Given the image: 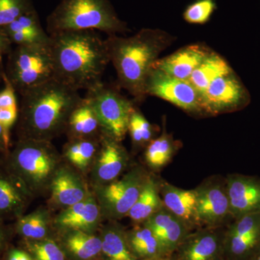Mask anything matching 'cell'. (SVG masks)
Instances as JSON below:
<instances>
[{
    "instance_id": "cell-1",
    "label": "cell",
    "mask_w": 260,
    "mask_h": 260,
    "mask_svg": "<svg viewBox=\"0 0 260 260\" xmlns=\"http://www.w3.org/2000/svg\"><path fill=\"white\" fill-rule=\"evenodd\" d=\"M56 78L79 91L103 83L110 63L105 40L95 30H76L50 36Z\"/></svg>"
},
{
    "instance_id": "cell-6",
    "label": "cell",
    "mask_w": 260,
    "mask_h": 260,
    "mask_svg": "<svg viewBox=\"0 0 260 260\" xmlns=\"http://www.w3.org/2000/svg\"><path fill=\"white\" fill-rule=\"evenodd\" d=\"M150 174L144 168H132L121 179L94 186V193L102 217L117 220L127 216L136 203Z\"/></svg>"
},
{
    "instance_id": "cell-27",
    "label": "cell",
    "mask_w": 260,
    "mask_h": 260,
    "mask_svg": "<svg viewBox=\"0 0 260 260\" xmlns=\"http://www.w3.org/2000/svg\"><path fill=\"white\" fill-rule=\"evenodd\" d=\"M53 221L47 210L40 208L20 217L16 223V232L23 239L41 240L54 238L51 233Z\"/></svg>"
},
{
    "instance_id": "cell-23",
    "label": "cell",
    "mask_w": 260,
    "mask_h": 260,
    "mask_svg": "<svg viewBox=\"0 0 260 260\" xmlns=\"http://www.w3.org/2000/svg\"><path fill=\"white\" fill-rule=\"evenodd\" d=\"M161 181L155 176L149 175L136 203L127 215L135 223H144L153 214L164 208L160 195Z\"/></svg>"
},
{
    "instance_id": "cell-35",
    "label": "cell",
    "mask_w": 260,
    "mask_h": 260,
    "mask_svg": "<svg viewBox=\"0 0 260 260\" xmlns=\"http://www.w3.org/2000/svg\"><path fill=\"white\" fill-rule=\"evenodd\" d=\"M34 8L29 0H0V28L13 23Z\"/></svg>"
},
{
    "instance_id": "cell-7",
    "label": "cell",
    "mask_w": 260,
    "mask_h": 260,
    "mask_svg": "<svg viewBox=\"0 0 260 260\" xmlns=\"http://www.w3.org/2000/svg\"><path fill=\"white\" fill-rule=\"evenodd\" d=\"M104 135L121 142L128 133L134 104L113 87L103 83L86 91Z\"/></svg>"
},
{
    "instance_id": "cell-14",
    "label": "cell",
    "mask_w": 260,
    "mask_h": 260,
    "mask_svg": "<svg viewBox=\"0 0 260 260\" xmlns=\"http://www.w3.org/2000/svg\"><path fill=\"white\" fill-rule=\"evenodd\" d=\"M129 160V154L121 142L103 135L92 168L91 180L94 186L104 185L119 179L126 170Z\"/></svg>"
},
{
    "instance_id": "cell-12",
    "label": "cell",
    "mask_w": 260,
    "mask_h": 260,
    "mask_svg": "<svg viewBox=\"0 0 260 260\" xmlns=\"http://www.w3.org/2000/svg\"><path fill=\"white\" fill-rule=\"evenodd\" d=\"M224 258L251 260L260 249V213L234 219L224 230Z\"/></svg>"
},
{
    "instance_id": "cell-38",
    "label": "cell",
    "mask_w": 260,
    "mask_h": 260,
    "mask_svg": "<svg viewBox=\"0 0 260 260\" xmlns=\"http://www.w3.org/2000/svg\"><path fill=\"white\" fill-rule=\"evenodd\" d=\"M5 260H34L28 251L23 249L12 248L7 252Z\"/></svg>"
},
{
    "instance_id": "cell-20",
    "label": "cell",
    "mask_w": 260,
    "mask_h": 260,
    "mask_svg": "<svg viewBox=\"0 0 260 260\" xmlns=\"http://www.w3.org/2000/svg\"><path fill=\"white\" fill-rule=\"evenodd\" d=\"M160 195L164 207L193 231L203 228L197 210L196 191L184 189L161 181Z\"/></svg>"
},
{
    "instance_id": "cell-34",
    "label": "cell",
    "mask_w": 260,
    "mask_h": 260,
    "mask_svg": "<svg viewBox=\"0 0 260 260\" xmlns=\"http://www.w3.org/2000/svg\"><path fill=\"white\" fill-rule=\"evenodd\" d=\"M3 28L7 35L17 32H34L39 35L48 34L43 28L37 11L34 8L25 14L20 15L13 23Z\"/></svg>"
},
{
    "instance_id": "cell-4",
    "label": "cell",
    "mask_w": 260,
    "mask_h": 260,
    "mask_svg": "<svg viewBox=\"0 0 260 260\" xmlns=\"http://www.w3.org/2000/svg\"><path fill=\"white\" fill-rule=\"evenodd\" d=\"M47 34L99 30L109 35L129 31L109 0H61L47 19Z\"/></svg>"
},
{
    "instance_id": "cell-24",
    "label": "cell",
    "mask_w": 260,
    "mask_h": 260,
    "mask_svg": "<svg viewBox=\"0 0 260 260\" xmlns=\"http://www.w3.org/2000/svg\"><path fill=\"white\" fill-rule=\"evenodd\" d=\"M102 239V260H137L128 245L126 231L116 220L99 229Z\"/></svg>"
},
{
    "instance_id": "cell-16",
    "label": "cell",
    "mask_w": 260,
    "mask_h": 260,
    "mask_svg": "<svg viewBox=\"0 0 260 260\" xmlns=\"http://www.w3.org/2000/svg\"><path fill=\"white\" fill-rule=\"evenodd\" d=\"M102 218L96 198L91 193L83 201L61 210L53 220V227L57 232L78 230L96 234Z\"/></svg>"
},
{
    "instance_id": "cell-39",
    "label": "cell",
    "mask_w": 260,
    "mask_h": 260,
    "mask_svg": "<svg viewBox=\"0 0 260 260\" xmlns=\"http://www.w3.org/2000/svg\"><path fill=\"white\" fill-rule=\"evenodd\" d=\"M8 237L4 229L0 226V255L6 249L7 244H8Z\"/></svg>"
},
{
    "instance_id": "cell-10",
    "label": "cell",
    "mask_w": 260,
    "mask_h": 260,
    "mask_svg": "<svg viewBox=\"0 0 260 260\" xmlns=\"http://www.w3.org/2000/svg\"><path fill=\"white\" fill-rule=\"evenodd\" d=\"M194 190L198 217L203 227L224 228L232 221L225 178L205 179Z\"/></svg>"
},
{
    "instance_id": "cell-18",
    "label": "cell",
    "mask_w": 260,
    "mask_h": 260,
    "mask_svg": "<svg viewBox=\"0 0 260 260\" xmlns=\"http://www.w3.org/2000/svg\"><path fill=\"white\" fill-rule=\"evenodd\" d=\"M143 223L151 229L168 258L172 257L178 246L191 232L184 222L165 207Z\"/></svg>"
},
{
    "instance_id": "cell-17",
    "label": "cell",
    "mask_w": 260,
    "mask_h": 260,
    "mask_svg": "<svg viewBox=\"0 0 260 260\" xmlns=\"http://www.w3.org/2000/svg\"><path fill=\"white\" fill-rule=\"evenodd\" d=\"M49 189L51 204L61 209L83 201L91 194L80 174L61 165L54 174Z\"/></svg>"
},
{
    "instance_id": "cell-19",
    "label": "cell",
    "mask_w": 260,
    "mask_h": 260,
    "mask_svg": "<svg viewBox=\"0 0 260 260\" xmlns=\"http://www.w3.org/2000/svg\"><path fill=\"white\" fill-rule=\"evenodd\" d=\"M211 49L203 44H194L158 59L153 68L181 80H187L194 70L210 53Z\"/></svg>"
},
{
    "instance_id": "cell-36",
    "label": "cell",
    "mask_w": 260,
    "mask_h": 260,
    "mask_svg": "<svg viewBox=\"0 0 260 260\" xmlns=\"http://www.w3.org/2000/svg\"><path fill=\"white\" fill-rule=\"evenodd\" d=\"M18 117V107L0 109V125L3 129L5 150L10 144V131Z\"/></svg>"
},
{
    "instance_id": "cell-26",
    "label": "cell",
    "mask_w": 260,
    "mask_h": 260,
    "mask_svg": "<svg viewBox=\"0 0 260 260\" xmlns=\"http://www.w3.org/2000/svg\"><path fill=\"white\" fill-rule=\"evenodd\" d=\"M234 71L225 58L212 51L209 55L194 70L186 81L200 95L214 80Z\"/></svg>"
},
{
    "instance_id": "cell-13",
    "label": "cell",
    "mask_w": 260,
    "mask_h": 260,
    "mask_svg": "<svg viewBox=\"0 0 260 260\" xmlns=\"http://www.w3.org/2000/svg\"><path fill=\"white\" fill-rule=\"evenodd\" d=\"M224 228L203 227L188 234L172 257L174 260L224 259Z\"/></svg>"
},
{
    "instance_id": "cell-33",
    "label": "cell",
    "mask_w": 260,
    "mask_h": 260,
    "mask_svg": "<svg viewBox=\"0 0 260 260\" xmlns=\"http://www.w3.org/2000/svg\"><path fill=\"white\" fill-rule=\"evenodd\" d=\"M217 8L216 0H194L184 10L183 18L189 24L204 25L210 21Z\"/></svg>"
},
{
    "instance_id": "cell-40",
    "label": "cell",
    "mask_w": 260,
    "mask_h": 260,
    "mask_svg": "<svg viewBox=\"0 0 260 260\" xmlns=\"http://www.w3.org/2000/svg\"><path fill=\"white\" fill-rule=\"evenodd\" d=\"M8 37V35H7L6 32L0 29V53L6 47L7 40H8V37Z\"/></svg>"
},
{
    "instance_id": "cell-29",
    "label": "cell",
    "mask_w": 260,
    "mask_h": 260,
    "mask_svg": "<svg viewBox=\"0 0 260 260\" xmlns=\"http://www.w3.org/2000/svg\"><path fill=\"white\" fill-rule=\"evenodd\" d=\"M100 139L70 140L64 149V157L67 160L85 172L94 161L100 148Z\"/></svg>"
},
{
    "instance_id": "cell-44",
    "label": "cell",
    "mask_w": 260,
    "mask_h": 260,
    "mask_svg": "<svg viewBox=\"0 0 260 260\" xmlns=\"http://www.w3.org/2000/svg\"><path fill=\"white\" fill-rule=\"evenodd\" d=\"M167 260H174L172 257L169 258Z\"/></svg>"
},
{
    "instance_id": "cell-30",
    "label": "cell",
    "mask_w": 260,
    "mask_h": 260,
    "mask_svg": "<svg viewBox=\"0 0 260 260\" xmlns=\"http://www.w3.org/2000/svg\"><path fill=\"white\" fill-rule=\"evenodd\" d=\"M29 194L25 188L17 186L12 178L0 174V215L21 213Z\"/></svg>"
},
{
    "instance_id": "cell-5",
    "label": "cell",
    "mask_w": 260,
    "mask_h": 260,
    "mask_svg": "<svg viewBox=\"0 0 260 260\" xmlns=\"http://www.w3.org/2000/svg\"><path fill=\"white\" fill-rule=\"evenodd\" d=\"M61 155L51 141L23 139L10 158L14 177L30 194L49 189L51 180L60 167Z\"/></svg>"
},
{
    "instance_id": "cell-15",
    "label": "cell",
    "mask_w": 260,
    "mask_h": 260,
    "mask_svg": "<svg viewBox=\"0 0 260 260\" xmlns=\"http://www.w3.org/2000/svg\"><path fill=\"white\" fill-rule=\"evenodd\" d=\"M233 220L260 213V178L240 174L225 177Z\"/></svg>"
},
{
    "instance_id": "cell-9",
    "label": "cell",
    "mask_w": 260,
    "mask_h": 260,
    "mask_svg": "<svg viewBox=\"0 0 260 260\" xmlns=\"http://www.w3.org/2000/svg\"><path fill=\"white\" fill-rule=\"evenodd\" d=\"M204 115L216 116L242 110L251 102L249 90L235 72L214 80L200 95Z\"/></svg>"
},
{
    "instance_id": "cell-42",
    "label": "cell",
    "mask_w": 260,
    "mask_h": 260,
    "mask_svg": "<svg viewBox=\"0 0 260 260\" xmlns=\"http://www.w3.org/2000/svg\"><path fill=\"white\" fill-rule=\"evenodd\" d=\"M251 260H260V249L256 252L255 255L251 258Z\"/></svg>"
},
{
    "instance_id": "cell-41",
    "label": "cell",
    "mask_w": 260,
    "mask_h": 260,
    "mask_svg": "<svg viewBox=\"0 0 260 260\" xmlns=\"http://www.w3.org/2000/svg\"><path fill=\"white\" fill-rule=\"evenodd\" d=\"M0 148H5L4 140H3V129H2L1 125H0Z\"/></svg>"
},
{
    "instance_id": "cell-28",
    "label": "cell",
    "mask_w": 260,
    "mask_h": 260,
    "mask_svg": "<svg viewBox=\"0 0 260 260\" xmlns=\"http://www.w3.org/2000/svg\"><path fill=\"white\" fill-rule=\"evenodd\" d=\"M179 144L170 134L164 130L158 138H154L145 147V160L153 171L161 170L172 160Z\"/></svg>"
},
{
    "instance_id": "cell-21",
    "label": "cell",
    "mask_w": 260,
    "mask_h": 260,
    "mask_svg": "<svg viewBox=\"0 0 260 260\" xmlns=\"http://www.w3.org/2000/svg\"><path fill=\"white\" fill-rule=\"evenodd\" d=\"M56 241L68 260H102L100 235L78 230L58 232Z\"/></svg>"
},
{
    "instance_id": "cell-45",
    "label": "cell",
    "mask_w": 260,
    "mask_h": 260,
    "mask_svg": "<svg viewBox=\"0 0 260 260\" xmlns=\"http://www.w3.org/2000/svg\"><path fill=\"white\" fill-rule=\"evenodd\" d=\"M222 260H230V259H225V258H224V259H223Z\"/></svg>"
},
{
    "instance_id": "cell-37",
    "label": "cell",
    "mask_w": 260,
    "mask_h": 260,
    "mask_svg": "<svg viewBox=\"0 0 260 260\" xmlns=\"http://www.w3.org/2000/svg\"><path fill=\"white\" fill-rule=\"evenodd\" d=\"M17 106L15 88L9 80L6 79V87L0 92V109L1 108H14Z\"/></svg>"
},
{
    "instance_id": "cell-25",
    "label": "cell",
    "mask_w": 260,
    "mask_h": 260,
    "mask_svg": "<svg viewBox=\"0 0 260 260\" xmlns=\"http://www.w3.org/2000/svg\"><path fill=\"white\" fill-rule=\"evenodd\" d=\"M126 234L130 251L137 260L168 258L155 234L144 223L137 224Z\"/></svg>"
},
{
    "instance_id": "cell-3",
    "label": "cell",
    "mask_w": 260,
    "mask_h": 260,
    "mask_svg": "<svg viewBox=\"0 0 260 260\" xmlns=\"http://www.w3.org/2000/svg\"><path fill=\"white\" fill-rule=\"evenodd\" d=\"M23 95V139L49 141L65 133L70 114L83 99L78 90L56 78Z\"/></svg>"
},
{
    "instance_id": "cell-8",
    "label": "cell",
    "mask_w": 260,
    "mask_h": 260,
    "mask_svg": "<svg viewBox=\"0 0 260 260\" xmlns=\"http://www.w3.org/2000/svg\"><path fill=\"white\" fill-rule=\"evenodd\" d=\"M56 78L49 44L19 45L13 56L9 81L23 94Z\"/></svg>"
},
{
    "instance_id": "cell-22",
    "label": "cell",
    "mask_w": 260,
    "mask_h": 260,
    "mask_svg": "<svg viewBox=\"0 0 260 260\" xmlns=\"http://www.w3.org/2000/svg\"><path fill=\"white\" fill-rule=\"evenodd\" d=\"M65 132L70 140L100 139L104 135L96 113L86 97L73 109Z\"/></svg>"
},
{
    "instance_id": "cell-32",
    "label": "cell",
    "mask_w": 260,
    "mask_h": 260,
    "mask_svg": "<svg viewBox=\"0 0 260 260\" xmlns=\"http://www.w3.org/2000/svg\"><path fill=\"white\" fill-rule=\"evenodd\" d=\"M128 133L134 146L143 148L155 138V127L141 112L135 109L130 117Z\"/></svg>"
},
{
    "instance_id": "cell-11",
    "label": "cell",
    "mask_w": 260,
    "mask_h": 260,
    "mask_svg": "<svg viewBox=\"0 0 260 260\" xmlns=\"http://www.w3.org/2000/svg\"><path fill=\"white\" fill-rule=\"evenodd\" d=\"M145 94L167 101L193 115H204L199 93L190 84L156 68H152L149 73L145 82Z\"/></svg>"
},
{
    "instance_id": "cell-31",
    "label": "cell",
    "mask_w": 260,
    "mask_h": 260,
    "mask_svg": "<svg viewBox=\"0 0 260 260\" xmlns=\"http://www.w3.org/2000/svg\"><path fill=\"white\" fill-rule=\"evenodd\" d=\"M24 249L30 253L34 260H68L55 238L41 240L23 239Z\"/></svg>"
},
{
    "instance_id": "cell-2",
    "label": "cell",
    "mask_w": 260,
    "mask_h": 260,
    "mask_svg": "<svg viewBox=\"0 0 260 260\" xmlns=\"http://www.w3.org/2000/svg\"><path fill=\"white\" fill-rule=\"evenodd\" d=\"M174 41L160 29L143 28L129 37L108 36V54L120 87L138 100L144 99L145 82L154 63Z\"/></svg>"
},
{
    "instance_id": "cell-43",
    "label": "cell",
    "mask_w": 260,
    "mask_h": 260,
    "mask_svg": "<svg viewBox=\"0 0 260 260\" xmlns=\"http://www.w3.org/2000/svg\"><path fill=\"white\" fill-rule=\"evenodd\" d=\"M169 258H160V259H144V260H167Z\"/></svg>"
}]
</instances>
